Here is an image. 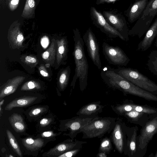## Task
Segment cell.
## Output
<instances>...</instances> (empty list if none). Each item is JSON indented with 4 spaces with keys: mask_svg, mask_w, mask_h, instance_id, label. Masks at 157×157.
<instances>
[{
    "mask_svg": "<svg viewBox=\"0 0 157 157\" xmlns=\"http://www.w3.org/2000/svg\"><path fill=\"white\" fill-rule=\"evenodd\" d=\"M73 32L74 48L73 53L75 67L71 86L74 89L77 80L78 79L80 90L83 91L88 84V64L84 51V43L80 32L77 28Z\"/></svg>",
    "mask_w": 157,
    "mask_h": 157,
    "instance_id": "obj_1",
    "label": "cell"
},
{
    "mask_svg": "<svg viewBox=\"0 0 157 157\" xmlns=\"http://www.w3.org/2000/svg\"><path fill=\"white\" fill-rule=\"evenodd\" d=\"M116 119V118L110 117H97L82 129L81 132L83 134L82 138H101L105 135L112 132Z\"/></svg>",
    "mask_w": 157,
    "mask_h": 157,
    "instance_id": "obj_2",
    "label": "cell"
},
{
    "mask_svg": "<svg viewBox=\"0 0 157 157\" xmlns=\"http://www.w3.org/2000/svg\"><path fill=\"white\" fill-rule=\"evenodd\" d=\"M113 70L124 78L137 86L157 95V84L137 69L120 67Z\"/></svg>",
    "mask_w": 157,
    "mask_h": 157,
    "instance_id": "obj_3",
    "label": "cell"
},
{
    "mask_svg": "<svg viewBox=\"0 0 157 157\" xmlns=\"http://www.w3.org/2000/svg\"><path fill=\"white\" fill-rule=\"evenodd\" d=\"M157 133V113L152 115L142 127L137 141L139 151L144 156L145 154L148 144Z\"/></svg>",
    "mask_w": 157,
    "mask_h": 157,
    "instance_id": "obj_4",
    "label": "cell"
},
{
    "mask_svg": "<svg viewBox=\"0 0 157 157\" xmlns=\"http://www.w3.org/2000/svg\"><path fill=\"white\" fill-rule=\"evenodd\" d=\"M127 126L121 119L117 118L110 137L118 152L120 154L124 153L125 155H127Z\"/></svg>",
    "mask_w": 157,
    "mask_h": 157,
    "instance_id": "obj_5",
    "label": "cell"
},
{
    "mask_svg": "<svg viewBox=\"0 0 157 157\" xmlns=\"http://www.w3.org/2000/svg\"><path fill=\"white\" fill-rule=\"evenodd\" d=\"M102 48L105 58L111 64L126 66L130 61L123 50L118 46L111 45L104 42Z\"/></svg>",
    "mask_w": 157,
    "mask_h": 157,
    "instance_id": "obj_6",
    "label": "cell"
},
{
    "mask_svg": "<svg viewBox=\"0 0 157 157\" xmlns=\"http://www.w3.org/2000/svg\"><path fill=\"white\" fill-rule=\"evenodd\" d=\"M90 16L93 24L102 32L111 38L119 37L125 41L122 35L111 25L106 21L102 14L94 7L90 9Z\"/></svg>",
    "mask_w": 157,
    "mask_h": 157,
    "instance_id": "obj_7",
    "label": "cell"
},
{
    "mask_svg": "<svg viewBox=\"0 0 157 157\" xmlns=\"http://www.w3.org/2000/svg\"><path fill=\"white\" fill-rule=\"evenodd\" d=\"M86 47L89 56L94 64L99 70L102 67L100 59L99 44L94 34L89 28L82 37Z\"/></svg>",
    "mask_w": 157,
    "mask_h": 157,
    "instance_id": "obj_8",
    "label": "cell"
},
{
    "mask_svg": "<svg viewBox=\"0 0 157 157\" xmlns=\"http://www.w3.org/2000/svg\"><path fill=\"white\" fill-rule=\"evenodd\" d=\"M98 116H77L65 120L63 124V128L68 132L65 134L69 136L71 140H74L77 134L81 132L82 129Z\"/></svg>",
    "mask_w": 157,
    "mask_h": 157,
    "instance_id": "obj_9",
    "label": "cell"
},
{
    "mask_svg": "<svg viewBox=\"0 0 157 157\" xmlns=\"http://www.w3.org/2000/svg\"><path fill=\"white\" fill-rule=\"evenodd\" d=\"M102 14L108 22L122 35L125 41H128L129 30L123 15L115 10L104 11Z\"/></svg>",
    "mask_w": 157,
    "mask_h": 157,
    "instance_id": "obj_10",
    "label": "cell"
},
{
    "mask_svg": "<svg viewBox=\"0 0 157 157\" xmlns=\"http://www.w3.org/2000/svg\"><path fill=\"white\" fill-rule=\"evenodd\" d=\"M86 141L74 140V141L68 139L60 143L51 149L43 155V156L48 157H58V156L72 150L82 148L83 144Z\"/></svg>",
    "mask_w": 157,
    "mask_h": 157,
    "instance_id": "obj_11",
    "label": "cell"
},
{
    "mask_svg": "<svg viewBox=\"0 0 157 157\" xmlns=\"http://www.w3.org/2000/svg\"><path fill=\"white\" fill-rule=\"evenodd\" d=\"M138 128L136 125L129 127L127 126L126 135L127 136V155L129 157H143L142 154L138 148L137 141Z\"/></svg>",
    "mask_w": 157,
    "mask_h": 157,
    "instance_id": "obj_12",
    "label": "cell"
},
{
    "mask_svg": "<svg viewBox=\"0 0 157 157\" xmlns=\"http://www.w3.org/2000/svg\"><path fill=\"white\" fill-rule=\"evenodd\" d=\"M155 17L146 15H142L137 20L132 29L128 31L129 36H137L140 38L146 33L150 27Z\"/></svg>",
    "mask_w": 157,
    "mask_h": 157,
    "instance_id": "obj_13",
    "label": "cell"
},
{
    "mask_svg": "<svg viewBox=\"0 0 157 157\" xmlns=\"http://www.w3.org/2000/svg\"><path fill=\"white\" fill-rule=\"evenodd\" d=\"M149 0H136L125 12L129 22L137 20L142 15Z\"/></svg>",
    "mask_w": 157,
    "mask_h": 157,
    "instance_id": "obj_14",
    "label": "cell"
},
{
    "mask_svg": "<svg viewBox=\"0 0 157 157\" xmlns=\"http://www.w3.org/2000/svg\"><path fill=\"white\" fill-rule=\"evenodd\" d=\"M157 36V17L145 33L143 40L137 45L138 51H145L150 47Z\"/></svg>",
    "mask_w": 157,
    "mask_h": 157,
    "instance_id": "obj_15",
    "label": "cell"
},
{
    "mask_svg": "<svg viewBox=\"0 0 157 157\" xmlns=\"http://www.w3.org/2000/svg\"><path fill=\"white\" fill-rule=\"evenodd\" d=\"M104 107L100 101L93 102L82 106L76 114L77 116L84 117L97 116L102 112Z\"/></svg>",
    "mask_w": 157,
    "mask_h": 157,
    "instance_id": "obj_16",
    "label": "cell"
},
{
    "mask_svg": "<svg viewBox=\"0 0 157 157\" xmlns=\"http://www.w3.org/2000/svg\"><path fill=\"white\" fill-rule=\"evenodd\" d=\"M152 115L142 112L132 111L125 113L122 116H124L130 123L138 125L142 127L145 125Z\"/></svg>",
    "mask_w": 157,
    "mask_h": 157,
    "instance_id": "obj_17",
    "label": "cell"
},
{
    "mask_svg": "<svg viewBox=\"0 0 157 157\" xmlns=\"http://www.w3.org/2000/svg\"><path fill=\"white\" fill-rule=\"evenodd\" d=\"M36 98L35 97L24 96L16 99L7 105L5 109L10 110L15 107L28 106L32 103Z\"/></svg>",
    "mask_w": 157,
    "mask_h": 157,
    "instance_id": "obj_18",
    "label": "cell"
},
{
    "mask_svg": "<svg viewBox=\"0 0 157 157\" xmlns=\"http://www.w3.org/2000/svg\"><path fill=\"white\" fill-rule=\"evenodd\" d=\"M22 141L24 147L27 150L31 151L37 150L41 148L44 144L43 140L40 138L34 139L28 137L23 139Z\"/></svg>",
    "mask_w": 157,
    "mask_h": 157,
    "instance_id": "obj_19",
    "label": "cell"
},
{
    "mask_svg": "<svg viewBox=\"0 0 157 157\" xmlns=\"http://www.w3.org/2000/svg\"><path fill=\"white\" fill-rule=\"evenodd\" d=\"M9 120L11 126L16 131L22 132L25 131V126L21 115L14 113L9 117Z\"/></svg>",
    "mask_w": 157,
    "mask_h": 157,
    "instance_id": "obj_20",
    "label": "cell"
},
{
    "mask_svg": "<svg viewBox=\"0 0 157 157\" xmlns=\"http://www.w3.org/2000/svg\"><path fill=\"white\" fill-rule=\"evenodd\" d=\"M150 71L157 77V50H152L148 56L147 63Z\"/></svg>",
    "mask_w": 157,
    "mask_h": 157,
    "instance_id": "obj_21",
    "label": "cell"
},
{
    "mask_svg": "<svg viewBox=\"0 0 157 157\" xmlns=\"http://www.w3.org/2000/svg\"><path fill=\"white\" fill-rule=\"evenodd\" d=\"M157 14V0H149L142 15H148L155 17Z\"/></svg>",
    "mask_w": 157,
    "mask_h": 157,
    "instance_id": "obj_22",
    "label": "cell"
},
{
    "mask_svg": "<svg viewBox=\"0 0 157 157\" xmlns=\"http://www.w3.org/2000/svg\"><path fill=\"white\" fill-rule=\"evenodd\" d=\"M112 150V142L110 138L106 137L102 139L100 144L98 152H103L109 154Z\"/></svg>",
    "mask_w": 157,
    "mask_h": 157,
    "instance_id": "obj_23",
    "label": "cell"
},
{
    "mask_svg": "<svg viewBox=\"0 0 157 157\" xmlns=\"http://www.w3.org/2000/svg\"><path fill=\"white\" fill-rule=\"evenodd\" d=\"M6 133L9 142L13 150L18 156L22 157V153L15 137L9 130H6Z\"/></svg>",
    "mask_w": 157,
    "mask_h": 157,
    "instance_id": "obj_24",
    "label": "cell"
},
{
    "mask_svg": "<svg viewBox=\"0 0 157 157\" xmlns=\"http://www.w3.org/2000/svg\"><path fill=\"white\" fill-rule=\"evenodd\" d=\"M82 148L75 149L66 152L58 157H72L75 156L80 152Z\"/></svg>",
    "mask_w": 157,
    "mask_h": 157,
    "instance_id": "obj_25",
    "label": "cell"
},
{
    "mask_svg": "<svg viewBox=\"0 0 157 157\" xmlns=\"http://www.w3.org/2000/svg\"><path fill=\"white\" fill-rule=\"evenodd\" d=\"M46 109L44 107H38L32 109L29 113V115L31 117L37 116L46 110Z\"/></svg>",
    "mask_w": 157,
    "mask_h": 157,
    "instance_id": "obj_26",
    "label": "cell"
},
{
    "mask_svg": "<svg viewBox=\"0 0 157 157\" xmlns=\"http://www.w3.org/2000/svg\"><path fill=\"white\" fill-rule=\"evenodd\" d=\"M52 121V119L51 118H43L40 121V124L41 126L44 127L50 124Z\"/></svg>",
    "mask_w": 157,
    "mask_h": 157,
    "instance_id": "obj_27",
    "label": "cell"
},
{
    "mask_svg": "<svg viewBox=\"0 0 157 157\" xmlns=\"http://www.w3.org/2000/svg\"><path fill=\"white\" fill-rule=\"evenodd\" d=\"M120 0H95L96 3L98 5L103 4L105 3H114L116 1Z\"/></svg>",
    "mask_w": 157,
    "mask_h": 157,
    "instance_id": "obj_28",
    "label": "cell"
},
{
    "mask_svg": "<svg viewBox=\"0 0 157 157\" xmlns=\"http://www.w3.org/2000/svg\"><path fill=\"white\" fill-rule=\"evenodd\" d=\"M54 135L53 132L51 131H48L43 132L41 134L43 137H49Z\"/></svg>",
    "mask_w": 157,
    "mask_h": 157,
    "instance_id": "obj_29",
    "label": "cell"
},
{
    "mask_svg": "<svg viewBox=\"0 0 157 157\" xmlns=\"http://www.w3.org/2000/svg\"><path fill=\"white\" fill-rule=\"evenodd\" d=\"M41 42L42 45L44 48L46 47L49 43L48 40L46 37L42 38Z\"/></svg>",
    "mask_w": 157,
    "mask_h": 157,
    "instance_id": "obj_30",
    "label": "cell"
},
{
    "mask_svg": "<svg viewBox=\"0 0 157 157\" xmlns=\"http://www.w3.org/2000/svg\"><path fill=\"white\" fill-rule=\"evenodd\" d=\"M25 59L26 61L32 63H35L36 61V59L35 58L29 56H26L25 57Z\"/></svg>",
    "mask_w": 157,
    "mask_h": 157,
    "instance_id": "obj_31",
    "label": "cell"
},
{
    "mask_svg": "<svg viewBox=\"0 0 157 157\" xmlns=\"http://www.w3.org/2000/svg\"><path fill=\"white\" fill-rule=\"evenodd\" d=\"M35 87V85L33 82H29L28 84V87L29 89H32Z\"/></svg>",
    "mask_w": 157,
    "mask_h": 157,
    "instance_id": "obj_32",
    "label": "cell"
},
{
    "mask_svg": "<svg viewBox=\"0 0 157 157\" xmlns=\"http://www.w3.org/2000/svg\"><path fill=\"white\" fill-rule=\"evenodd\" d=\"M107 156V154L103 152H98L97 155V157H106Z\"/></svg>",
    "mask_w": 157,
    "mask_h": 157,
    "instance_id": "obj_33",
    "label": "cell"
},
{
    "mask_svg": "<svg viewBox=\"0 0 157 157\" xmlns=\"http://www.w3.org/2000/svg\"><path fill=\"white\" fill-rule=\"evenodd\" d=\"M49 56V52L48 51H45L43 53L42 57L44 59H45L48 58Z\"/></svg>",
    "mask_w": 157,
    "mask_h": 157,
    "instance_id": "obj_34",
    "label": "cell"
},
{
    "mask_svg": "<svg viewBox=\"0 0 157 157\" xmlns=\"http://www.w3.org/2000/svg\"><path fill=\"white\" fill-rule=\"evenodd\" d=\"M28 4L29 6L31 8L34 7L35 6V2L33 0H29Z\"/></svg>",
    "mask_w": 157,
    "mask_h": 157,
    "instance_id": "obj_35",
    "label": "cell"
},
{
    "mask_svg": "<svg viewBox=\"0 0 157 157\" xmlns=\"http://www.w3.org/2000/svg\"><path fill=\"white\" fill-rule=\"evenodd\" d=\"M23 39V36L21 34L19 35L17 37V40L19 42L21 41Z\"/></svg>",
    "mask_w": 157,
    "mask_h": 157,
    "instance_id": "obj_36",
    "label": "cell"
},
{
    "mask_svg": "<svg viewBox=\"0 0 157 157\" xmlns=\"http://www.w3.org/2000/svg\"><path fill=\"white\" fill-rule=\"evenodd\" d=\"M40 74L43 76L47 77L48 75V74L47 73L45 72L43 70L40 71Z\"/></svg>",
    "mask_w": 157,
    "mask_h": 157,
    "instance_id": "obj_37",
    "label": "cell"
},
{
    "mask_svg": "<svg viewBox=\"0 0 157 157\" xmlns=\"http://www.w3.org/2000/svg\"><path fill=\"white\" fill-rule=\"evenodd\" d=\"M19 0H12L11 2V3L12 5H16L18 4Z\"/></svg>",
    "mask_w": 157,
    "mask_h": 157,
    "instance_id": "obj_38",
    "label": "cell"
},
{
    "mask_svg": "<svg viewBox=\"0 0 157 157\" xmlns=\"http://www.w3.org/2000/svg\"><path fill=\"white\" fill-rule=\"evenodd\" d=\"M4 99L2 100L0 102V106H2L4 103Z\"/></svg>",
    "mask_w": 157,
    "mask_h": 157,
    "instance_id": "obj_39",
    "label": "cell"
},
{
    "mask_svg": "<svg viewBox=\"0 0 157 157\" xmlns=\"http://www.w3.org/2000/svg\"><path fill=\"white\" fill-rule=\"evenodd\" d=\"M155 46L157 48V36L156 38L155 41Z\"/></svg>",
    "mask_w": 157,
    "mask_h": 157,
    "instance_id": "obj_40",
    "label": "cell"
},
{
    "mask_svg": "<svg viewBox=\"0 0 157 157\" xmlns=\"http://www.w3.org/2000/svg\"><path fill=\"white\" fill-rule=\"evenodd\" d=\"M154 155H153V153H151L150 155H149L148 157H154Z\"/></svg>",
    "mask_w": 157,
    "mask_h": 157,
    "instance_id": "obj_41",
    "label": "cell"
},
{
    "mask_svg": "<svg viewBox=\"0 0 157 157\" xmlns=\"http://www.w3.org/2000/svg\"><path fill=\"white\" fill-rule=\"evenodd\" d=\"M154 157H157V151H156L155 155H154Z\"/></svg>",
    "mask_w": 157,
    "mask_h": 157,
    "instance_id": "obj_42",
    "label": "cell"
},
{
    "mask_svg": "<svg viewBox=\"0 0 157 157\" xmlns=\"http://www.w3.org/2000/svg\"><path fill=\"white\" fill-rule=\"evenodd\" d=\"M9 156V157H14L12 155H10Z\"/></svg>",
    "mask_w": 157,
    "mask_h": 157,
    "instance_id": "obj_43",
    "label": "cell"
}]
</instances>
